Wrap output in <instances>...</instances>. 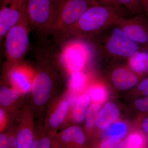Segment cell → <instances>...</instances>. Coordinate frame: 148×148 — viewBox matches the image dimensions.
<instances>
[{
    "mask_svg": "<svg viewBox=\"0 0 148 148\" xmlns=\"http://www.w3.org/2000/svg\"><path fill=\"white\" fill-rule=\"evenodd\" d=\"M116 9L97 5L88 8L67 35L66 41L73 40L91 41L104 29L120 17L127 16Z\"/></svg>",
    "mask_w": 148,
    "mask_h": 148,
    "instance_id": "1",
    "label": "cell"
},
{
    "mask_svg": "<svg viewBox=\"0 0 148 148\" xmlns=\"http://www.w3.org/2000/svg\"><path fill=\"white\" fill-rule=\"evenodd\" d=\"M91 41L99 52L113 58H129L141 48L115 23L104 29Z\"/></svg>",
    "mask_w": 148,
    "mask_h": 148,
    "instance_id": "2",
    "label": "cell"
},
{
    "mask_svg": "<svg viewBox=\"0 0 148 148\" xmlns=\"http://www.w3.org/2000/svg\"><path fill=\"white\" fill-rule=\"evenodd\" d=\"M26 10L31 31L39 39L53 35L57 19L56 0H27Z\"/></svg>",
    "mask_w": 148,
    "mask_h": 148,
    "instance_id": "3",
    "label": "cell"
},
{
    "mask_svg": "<svg viewBox=\"0 0 148 148\" xmlns=\"http://www.w3.org/2000/svg\"><path fill=\"white\" fill-rule=\"evenodd\" d=\"M26 3L27 0H25L18 22L9 30L5 38V51L9 72L18 66L29 50L31 29L26 12Z\"/></svg>",
    "mask_w": 148,
    "mask_h": 148,
    "instance_id": "4",
    "label": "cell"
},
{
    "mask_svg": "<svg viewBox=\"0 0 148 148\" xmlns=\"http://www.w3.org/2000/svg\"><path fill=\"white\" fill-rule=\"evenodd\" d=\"M57 8L56 27L53 40L58 46L66 41L70 29L85 12L98 5L93 0H56Z\"/></svg>",
    "mask_w": 148,
    "mask_h": 148,
    "instance_id": "5",
    "label": "cell"
},
{
    "mask_svg": "<svg viewBox=\"0 0 148 148\" xmlns=\"http://www.w3.org/2000/svg\"><path fill=\"white\" fill-rule=\"evenodd\" d=\"M141 14L133 17L122 16L115 24L131 40L148 49V19Z\"/></svg>",
    "mask_w": 148,
    "mask_h": 148,
    "instance_id": "6",
    "label": "cell"
},
{
    "mask_svg": "<svg viewBox=\"0 0 148 148\" xmlns=\"http://www.w3.org/2000/svg\"><path fill=\"white\" fill-rule=\"evenodd\" d=\"M63 45L60 56L61 65L71 73L81 71L89 55L87 48L83 44L74 41L66 42Z\"/></svg>",
    "mask_w": 148,
    "mask_h": 148,
    "instance_id": "7",
    "label": "cell"
},
{
    "mask_svg": "<svg viewBox=\"0 0 148 148\" xmlns=\"http://www.w3.org/2000/svg\"><path fill=\"white\" fill-rule=\"evenodd\" d=\"M25 0H12L8 6L3 7L0 10V39L2 40L9 30L16 24L21 13Z\"/></svg>",
    "mask_w": 148,
    "mask_h": 148,
    "instance_id": "8",
    "label": "cell"
},
{
    "mask_svg": "<svg viewBox=\"0 0 148 148\" xmlns=\"http://www.w3.org/2000/svg\"><path fill=\"white\" fill-rule=\"evenodd\" d=\"M136 73L125 66H118L113 69L111 78L114 86L120 90H127L134 87L138 82Z\"/></svg>",
    "mask_w": 148,
    "mask_h": 148,
    "instance_id": "9",
    "label": "cell"
},
{
    "mask_svg": "<svg viewBox=\"0 0 148 148\" xmlns=\"http://www.w3.org/2000/svg\"><path fill=\"white\" fill-rule=\"evenodd\" d=\"M119 115V111L115 103H106L99 112L95 125L100 129H105L116 121Z\"/></svg>",
    "mask_w": 148,
    "mask_h": 148,
    "instance_id": "10",
    "label": "cell"
},
{
    "mask_svg": "<svg viewBox=\"0 0 148 148\" xmlns=\"http://www.w3.org/2000/svg\"><path fill=\"white\" fill-rule=\"evenodd\" d=\"M18 67L12 69L9 73L10 80L14 88L21 93H25L32 89V85L26 72Z\"/></svg>",
    "mask_w": 148,
    "mask_h": 148,
    "instance_id": "11",
    "label": "cell"
},
{
    "mask_svg": "<svg viewBox=\"0 0 148 148\" xmlns=\"http://www.w3.org/2000/svg\"><path fill=\"white\" fill-rule=\"evenodd\" d=\"M148 50H138L128 58V67L136 73L141 74L147 72Z\"/></svg>",
    "mask_w": 148,
    "mask_h": 148,
    "instance_id": "12",
    "label": "cell"
},
{
    "mask_svg": "<svg viewBox=\"0 0 148 148\" xmlns=\"http://www.w3.org/2000/svg\"><path fill=\"white\" fill-rule=\"evenodd\" d=\"M90 101V96L87 93L78 97L72 110V117L74 121L80 123L84 120Z\"/></svg>",
    "mask_w": 148,
    "mask_h": 148,
    "instance_id": "13",
    "label": "cell"
},
{
    "mask_svg": "<svg viewBox=\"0 0 148 148\" xmlns=\"http://www.w3.org/2000/svg\"><path fill=\"white\" fill-rule=\"evenodd\" d=\"M61 140L66 143H73L79 145L84 144L85 137L80 127L76 125L64 130L61 135Z\"/></svg>",
    "mask_w": 148,
    "mask_h": 148,
    "instance_id": "14",
    "label": "cell"
},
{
    "mask_svg": "<svg viewBox=\"0 0 148 148\" xmlns=\"http://www.w3.org/2000/svg\"><path fill=\"white\" fill-rule=\"evenodd\" d=\"M127 125L122 121L113 123L107 127L103 132L105 138L121 140L126 135L127 132Z\"/></svg>",
    "mask_w": 148,
    "mask_h": 148,
    "instance_id": "15",
    "label": "cell"
},
{
    "mask_svg": "<svg viewBox=\"0 0 148 148\" xmlns=\"http://www.w3.org/2000/svg\"><path fill=\"white\" fill-rule=\"evenodd\" d=\"M69 106V103L66 101H62L59 104L49 119L50 127H58L63 123L68 114Z\"/></svg>",
    "mask_w": 148,
    "mask_h": 148,
    "instance_id": "16",
    "label": "cell"
},
{
    "mask_svg": "<svg viewBox=\"0 0 148 148\" xmlns=\"http://www.w3.org/2000/svg\"><path fill=\"white\" fill-rule=\"evenodd\" d=\"M146 145V140L140 132H135L129 134L120 143L119 148H138L144 147Z\"/></svg>",
    "mask_w": 148,
    "mask_h": 148,
    "instance_id": "17",
    "label": "cell"
},
{
    "mask_svg": "<svg viewBox=\"0 0 148 148\" xmlns=\"http://www.w3.org/2000/svg\"><path fill=\"white\" fill-rule=\"evenodd\" d=\"M21 92L14 88L2 86L0 90V103L3 107L11 106L18 100Z\"/></svg>",
    "mask_w": 148,
    "mask_h": 148,
    "instance_id": "18",
    "label": "cell"
},
{
    "mask_svg": "<svg viewBox=\"0 0 148 148\" xmlns=\"http://www.w3.org/2000/svg\"><path fill=\"white\" fill-rule=\"evenodd\" d=\"M34 135L32 130L24 127L19 130L16 138V148H32L34 142Z\"/></svg>",
    "mask_w": 148,
    "mask_h": 148,
    "instance_id": "19",
    "label": "cell"
},
{
    "mask_svg": "<svg viewBox=\"0 0 148 148\" xmlns=\"http://www.w3.org/2000/svg\"><path fill=\"white\" fill-rule=\"evenodd\" d=\"M87 94L93 103L102 104L108 98V90L106 87L101 84L92 86L88 89Z\"/></svg>",
    "mask_w": 148,
    "mask_h": 148,
    "instance_id": "20",
    "label": "cell"
},
{
    "mask_svg": "<svg viewBox=\"0 0 148 148\" xmlns=\"http://www.w3.org/2000/svg\"><path fill=\"white\" fill-rule=\"evenodd\" d=\"M86 81V76L81 71L71 73L69 83L70 90L74 93L79 92L84 88Z\"/></svg>",
    "mask_w": 148,
    "mask_h": 148,
    "instance_id": "21",
    "label": "cell"
},
{
    "mask_svg": "<svg viewBox=\"0 0 148 148\" xmlns=\"http://www.w3.org/2000/svg\"><path fill=\"white\" fill-rule=\"evenodd\" d=\"M101 109V105L95 103L88 108L85 117L86 126L88 129H91L95 125L96 119Z\"/></svg>",
    "mask_w": 148,
    "mask_h": 148,
    "instance_id": "22",
    "label": "cell"
},
{
    "mask_svg": "<svg viewBox=\"0 0 148 148\" xmlns=\"http://www.w3.org/2000/svg\"><path fill=\"white\" fill-rule=\"evenodd\" d=\"M122 7L133 15L141 14L143 11L142 0H117Z\"/></svg>",
    "mask_w": 148,
    "mask_h": 148,
    "instance_id": "23",
    "label": "cell"
},
{
    "mask_svg": "<svg viewBox=\"0 0 148 148\" xmlns=\"http://www.w3.org/2000/svg\"><path fill=\"white\" fill-rule=\"evenodd\" d=\"M98 5L106 6L110 7L116 9L121 12L124 14H126L127 11L120 5L117 0H93Z\"/></svg>",
    "mask_w": 148,
    "mask_h": 148,
    "instance_id": "24",
    "label": "cell"
},
{
    "mask_svg": "<svg viewBox=\"0 0 148 148\" xmlns=\"http://www.w3.org/2000/svg\"><path fill=\"white\" fill-rule=\"evenodd\" d=\"M134 105L136 108L143 112H148V96L135 100Z\"/></svg>",
    "mask_w": 148,
    "mask_h": 148,
    "instance_id": "25",
    "label": "cell"
},
{
    "mask_svg": "<svg viewBox=\"0 0 148 148\" xmlns=\"http://www.w3.org/2000/svg\"><path fill=\"white\" fill-rule=\"evenodd\" d=\"M51 143L50 140L47 138H42L37 140H34L32 148H50Z\"/></svg>",
    "mask_w": 148,
    "mask_h": 148,
    "instance_id": "26",
    "label": "cell"
},
{
    "mask_svg": "<svg viewBox=\"0 0 148 148\" xmlns=\"http://www.w3.org/2000/svg\"><path fill=\"white\" fill-rule=\"evenodd\" d=\"M121 140H114L111 138H105L101 142L100 148L119 147Z\"/></svg>",
    "mask_w": 148,
    "mask_h": 148,
    "instance_id": "27",
    "label": "cell"
},
{
    "mask_svg": "<svg viewBox=\"0 0 148 148\" xmlns=\"http://www.w3.org/2000/svg\"><path fill=\"white\" fill-rule=\"evenodd\" d=\"M16 146V139L15 140H10L5 135L1 133L0 135V148H8L10 146Z\"/></svg>",
    "mask_w": 148,
    "mask_h": 148,
    "instance_id": "28",
    "label": "cell"
},
{
    "mask_svg": "<svg viewBox=\"0 0 148 148\" xmlns=\"http://www.w3.org/2000/svg\"><path fill=\"white\" fill-rule=\"evenodd\" d=\"M138 89L144 95L148 96V77L144 79L138 85Z\"/></svg>",
    "mask_w": 148,
    "mask_h": 148,
    "instance_id": "29",
    "label": "cell"
},
{
    "mask_svg": "<svg viewBox=\"0 0 148 148\" xmlns=\"http://www.w3.org/2000/svg\"><path fill=\"white\" fill-rule=\"evenodd\" d=\"M143 131L148 136V117L143 121L142 123Z\"/></svg>",
    "mask_w": 148,
    "mask_h": 148,
    "instance_id": "30",
    "label": "cell"
},
{
    "mask_svg": "<svg viewBox=\"0 0 148 148\" xmlns=\"http://www.w3.org/2000/svg\"><path fill=\"white\" fill-rule=\"evenodd\" d=\"M142 7L143 10L145 11L148 18V0H142Z\"/></svg>",
    "mask_w": 148,
    "mask_h": 148,
    "instance_id": "31",
    "label": "cell"
},
{
    "mask_svg": "<svg viewBox=\"0 0 148 148\" xmlns=\"http://www.w3.org/2000/svg\"><path fill=\"white\" fill-rule=\"evenodd\" d=\"M5 116L4 112L1 109L0 110V120H1V125H2L1 127L2 126L3 123L4 121V119H5Z\"/></svg>",
    "mask_w": 148,
    "mask_h": 148,
    "instance_id": "32",
    "label": "cell"
},
{
    "mask_svg": "<svg viewBox=\"0 0 148 148\" xmlns=\"http://www.w3.org/2000/svg\"><path fill=\"white\" fill-rule=\"evenodd\" d=\"M12 1V0H1V8L9 5Z\"/></svg>",
    "mask_w": 148,
    "mask_h": 148,
    "instance_id": "33",
    "label": "cell"
},
{
    "mask_svg": "<svg viewBox=\"0 0 148 148\" xmlns=\"http://www.w3.org/2000/svg\"><path fill=\"white\" fill-rule=\"evenodd\" d=\"M147 72H148V58L147 61Z\"/></svg>",
    "mask_w": 148,
    "mask_h": 148,
    "instance_id": "34",
    "label": "cell"
},
{
    "mask_svg": "<svg viewBox=\"0 0 148 148\" xmlns=\"http://www.w3.org/2000/svg\"><path fill=\"white\" fill-rule=\"evenodd\" d=\"M147 18H148V17H147Z\"/></svg>",
    "mask_w": 148,
    "mask_h": 148,
    "instance_id": "35",
    "label": "cell"
}]
</instances>
